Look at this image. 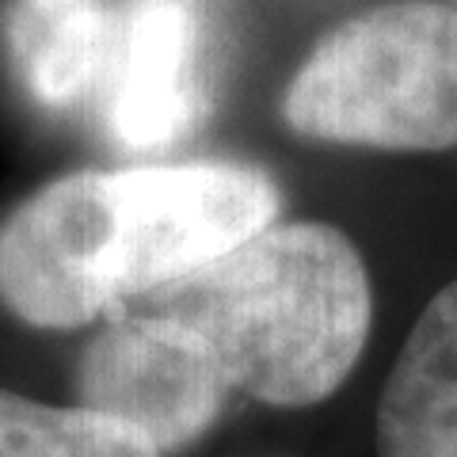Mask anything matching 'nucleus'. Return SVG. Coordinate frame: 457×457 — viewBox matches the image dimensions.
<instances>
[{
    "instance_id": "nucleus-1",
    "label": "nucleus",
    "mask_w": 457,
    "mask_h": 457,
    "mask_svg": "<svg viewBox=\"0 0 457 457\" xmlns=\"http://www.w3.org/2000/svg\"><path fill=\"white\" fill-rule=\"evenodd\" d=\"M275 218L278 187L252 164L73 171L0 221V305L42 332H73L206 267Z\"/></svg>"
},
{
    "instance_id": "nucleus-2",
    "label": "nucleus",
    "mask_w": 457,
    "mask_h": 457,
    "mask_svg": "<svg viewBox=\"0 0 457 457\" xmlns=\"http://www.w3.org/2000/svg\"><path fill=\"white\" fill-rule=\"evenodd\" d=\"M122 312L191 328L228 389L275 408H309L332 396L359 362L374 294L343 228L286 221Z\"/></svg>"
},
{
    "instance_id": "nucleus-3",
    "label": "nucleus",
    "mask_w": 457,
    "mask_h": 457,
    "mask_svg": "<svg viewBox=\"0 0 457 457\" xmlns=\"http://www.w3.org/2000/svg\"><path fill=\"white\" fill-rule=\"evenodd\" d=\"M282 114L336 145L457 149V8L393 0L351 16L312 46Z\"/></svg>"
},
{
    "instance_id": "nucleus-4",
    "label": "nucleus",
    "mask_w": 457,
    "mask_h": 457,
    "mask_svg": "<svg viewBox=\"0 0 457 457\" xmlns=\"http://www.w3.org/2000/svg\"><path fill=\"white\" fill-rule=\"evenodd\" d=\"M228 381L191 328L119 312L77 370V404L141 431L156 450H191L225 411Z\"/></svg>"
},
{
    "instance_id": "nucleus-5",
    "label": "nucleus",
    "mask_w": 457,
    "mask_h": 457,
    "mask_svg": "<svg viewBox=\"0 0 457 457\" xmlns=\"http://www.w3.org/2000/svg\"><path fill=\"white\" fill-rule=\"evenodd\" d=\"M96 114L122 149H164L206 111L203 0H126L111 12Z\"/></svg>"
},
{
    "instance_id": "nucleus-6",
    "label": "nucleus",
    "mask_w": 457,
    "mask_h": 457,
    "mask_svg": "<svg viewBox=\"0 0 457 457\" xmlns=\"http://www.w3.org/2000/svg\"><path fill=\"white\" fill-rule=\"evenodd\" d=\"M374 442L378 457H457V282L427 302L400 347Z\"/></svg>"
},
{
    "instance_id": "nucleus-7",
    "label": "nucleus",
    "mask_w": 457,
    "mask_h": 457,
    "mask_svg": "<svg viewBox=\"0 0 457 457\" xmlns=\"http://www.w3.org/2000/svg\"><path fill=\"white\" fill-rule=\"evenodd\" d=\"M107 38L104 0H0L4 57L38 107H80L96 92Z\"/></svg>"
},
{
    "instance_id": "nucleus-8",
    "label": "nucleus",
    "mask_w": 457,
    "mask_h": 457,
    "mask_svg": "<svg viewBox=\"0 0 457 457\" xmlns=\"http://www.w3.org/2000/svg\"><path fill=\"white\" fill-rule=\"evenodd\" d=\"M0 457H161L153 442L111 416L0 389Z\"/></svg>"
}]
</instances>
